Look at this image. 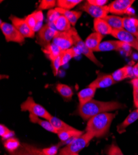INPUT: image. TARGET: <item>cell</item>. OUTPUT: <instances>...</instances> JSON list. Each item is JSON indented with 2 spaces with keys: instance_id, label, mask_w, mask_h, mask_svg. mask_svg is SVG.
<instances>
[{
  "instance_id": "1",
  "label": "cell",
  "mask_w": 138,
  "mask_h": 155,
  "mask_svg": "<svg viewBox=\"0 0 138 155\" xmlns=\"http://www.w3.org/2000/svg\"><path fill=\"white\" fill-rule=\"evenodd\" d=\"M124 105L117 101H100L92 99L85 104L79 106L77 114L85 120H89L94 116L110 111L122 109Z\"/></svg>"
},
{
  "instance_id": "2",
  "label": "cell",
  "mask_w": 138,
  "mask_h": 155,
  "mask_svg": "<svg viewBox=\"0 0 138 155\" xmlns=\"http://www.w3.org/2000/svg\"><path fill=\"white\" fill-rule=\"evenodd\" d=\"M115 115V114L104 112L94 116L87 122L86 132L94 134L97 138L104 137L109 132L111 124Z\"/></svg>"
},
{
  "instance_id": "3",
  "label": "cell",
  "mask_w": 138,
  "mask_h": 155,
  "mask_svg": "<svg viewBox=\"0 0 138 155\" xmlns=\"http://www.w3.org/2000/svg\"><path fill=\"white\" fill-rule=\"evenodd\" d=\"M95 135L91 132H86L80 137L74 138L65 147L62 148L59 155H72L78 153L89 143V142L94 138Z\"/></svg>"
},
{
  "instance_id": "4",
  "label": "cell",
  "mask_w": 138,
  "mask_h": 155,
  "mask_svg": "<svg viewBox=\"0 0 138 155\" xmlns=\"http://www.w3.org/2000/svg\"><path fill=\"white\" fill-rule=\"evenodd\" d=\"M69 31L72 37L74 45L79 50L81 54L85 55L87 58H89L98 67H102L103 64L98 60V59L96 58L94 54L93 51L86 45L85 41H83L82 40V38L79 36L76 29L74 28H72L69 30Z\"/></svg>"
},
{
  "instance_id": "5",
  "label": "cell",
  "mask_w": 138,
  "mask_h": 155,
  "mask_svg": "<svg viewBox=\"0 0 138 155\" xmlns=\"http://www.w3.org/2000/svg\"><path fill=\"white\" fill-rule=\"evenodd\" d=\"M21 109L22 111H28L37 117L43 118L47 120H49L52 116L43 106L36 103L30 96L22 103Z\"/></svg>"
},
{
  "instance_id": "6",
  "label": "cell",
  "mask_w": 138,
  "mask_h": 155,
  "mask_svg": "<svg viewBox=\"0 0 138 155\" xmlns=\"http://www.w3.org/2000/svg\"><path fill=\"white\" fill-rule=\"evenodd\" d=\"M0 28L7 42H13L19 44L24 42L25 38L12 24L1 21Z\"/></svg>"
},
{
  "instance_id": "7",
  "label": "cell",
  "mask_w": 138,
  "mask_h": 155,
  "mask_svg": "<svg viewBox=\"0 0 138 155\" xmlns=\"http://www.w3.org/2000/svg\"><path fill=\"white\" fill-rule=\"evenodd\" d=\"M58 31L52 27L49 24H45L39 31L37 35V40L39 44L44 47L48 44H51L54 37L58 33Z\"/></svg>"
},
{
  "instance_id": "8",
  "label": "cell",
  "mask_w": 138,
  "mask_h": 155,
  "mask_svg": "<svg viewBox=\"0 0 138 155\" xmlns=\"http://www.w3.org/2000/svg\"><path fill=\"white\" fill-rule=\"evenodd\" d=\"M79 9L87 13L90 15L94 19H104L109 13V8L108 6H104L102 7L96 6L91 5L86 2L83 5H82Z\"/></svg>"
},
{
  "instance_id": "9",
  "label": "cell",
  "mask_w": 138,
  "mask_h": 155,
  "mask_svg": "<svg viewBox=\"0 0 138 155\" xmlns=\"http://www.w3.org/2000/svg\"><path fill=\"white\" fill-rule=\"evenodd\" d=\"M134 2V0H116L108 6L109 12L117 15L127 14Z\"/></svg>"
},
{
  "instance_id": "10",
  "label": "cell",
  "mask_w": 138,
  "mask_h": 155,
  "mask_svg": "<svg viewBox=\"0 0 138 155\" xmlns=\"http://www.w3.org/2000/svg\"><path fill=\"white\" fill-rule=\"evenodd\" d=\"M62 51L68 50L74 45L73 39L70 31L58 32L52 41Z\"/></svg>"
},
{
  "instance_id": "11",
  "label": "cell",
  "mask_w": 138,
  "mask_h": 155,
  "mask_svg": "<svg viewBox=\"0 0 138 155\" xmlns=\"http://www.w3.org/2000/svg\"><path fill=\"white\" fill-rule=\"evenodd\" d=\"M111 35L118 39V41L124 42L131 48L138 51V41L137 38L126 30L124 29L121 30H113Z\"/></svg>"
},
{
  "instance_id": "12",
  "label": "cell",
  "mask_w": 138,
  "mask_h": 155,
  "mask_svg": "<svg viewBox=\"0 0 138 155\" xmlns=\"http://www.w3.org/2000/svg\"><path fill=\"white\" fill-rule=\"evenodd\" d=\"M9 19L24 38H33L35 36V32L29 26L25 19L11 16Z\"/></svg>"
},
{
  "instance_id": "13",
  "label": "cell",
  "mask_w": 138,
  "mask_h": 155,
  "mask_svg": "<svg viewBox=\"0 0 138 155\" xmlns=\"http://www.w3.org/2000/svg\"><path fill=\"white\" fill-rule=\"evenodd\" d=\"M116 82L111 74L100 73L98 75L97 78L93 81L90 84V86L98 88H106L114 84Z\"/></svg>"
},
{
  "instance_id": "14",
  "label": "cell",
  "mask_w": 138,
  "mask_h": 155,
  "mask_svg": "<svg viewBox=\"0 0 138 155\" xmlns=\"http://www.w3.org/2000/svg\"><path fill=\"white\" fill-rule=\"evenodd\" d=\"M10 155H45L42 150L37 148L35 146L23 143L21 145L19 148L11 153Z\"/></svg>"
},
{
  "instance_id": "15",
  "label": "cell",
  "mask_w": 138,
  "mask_h": 155,
  "mask_svg": "<svg viewBox=\"0 0 138 155\" xmlns=\"http://www.w3.org/2000/svg\"><path fill=\"white\" fill-rule=\"evenodd\" d=\"M124 42L120 41H108L102 42L94 51H109L121 50Z\"/></svg>"
},
{
  "instance_id": "16",
  "label": "cell",
  "mask_w": 138,
  "mask_h": 155,
  "mask_svg": "<svg viewBox=\"0 0 138 155\" xmlns=\"http://www.w3.org/2000/svg\"><path fill=\"white\" fill-rule=\"evenodd\" d=\"M123 28L136 38L138 37V19L134 17L123 18Z\"/></svg>"
},
{
  "instance_id": "17",
  "label": "cell",
  "mask_w": 138,
  "mask_h": 155,
  "mask_svg": "<svg viewBox=\"0 0 138 155\" xmlns=\"http://www.w3.org/2000/svg\"><path fill=\"white\" fill-rule=\"evenodd\" d=\"M96 89V88L89 85L87 87L80 91L78 94V97L79 101V106L84 105L85 103L92 100L95 95Z\"/></svg>"
},
{
  "instance_id": "18",
  "label": "cell",
  "mask_w": 138,
  "mask_h": 155,
  "mask_svg": "<svg viewBox=\"0 0 138 155\" xmlns=\"http://www.w3.org/2000/svg\"><path fill=\"white\" fill-rule=\"evenodd\" d=\"M57 134L59 140L62 142H67V145H68L74 138H76L83 135L84 132L82 131L77 130V129L75 128L74 130L59 131Z\"/></svg>"
},
{
  "instance_id": "19",
  "label": "cell",
  "mask_w": 138,
  "mask_h": 155,
  "mask_svg": "<svg viewBox=\"0 0 138 155\" xmlns=\"http://www.w3.org/2000/svg\"><path fill=\"white\" fill-rule=\"evenodd\" d=\"M111 76L116 83L124 80L127 78L134 77L133 73V67L125 66L119 68L113 73Z\"/></svg>"
},
{
  "instance_id": "20",
  "label": "cell",
  "mask_w": 138,
  "mask_h": 155,
  "mask_svg": "<svg viewBox=\"0 0 138 155\" xmlns=\"http://www.w3.org/2000/svg\"><path fill=\"white\" fill-rule=\"evenodd\" d=\"M94 28L96 32H98L102 35L111 34L113 29L109 24L104 19H94Z\"/></svg>"
},
{
  "instance_id": "21",
  "label": "cell",
  "mask_w": 138,
  "mask_h": 155,
  "mask_svg": "<svg viewBox=\"0 0 138 155\" xmlns=\"http://www.w3.org/2000/svg\"><path fill=\"white\" fill-rule=\"evenodd\" d=\"M55 9L61 15L64 16L69 21V22L71 23V25H72L73 28L75 26V25H76L77 21L82 15V12H79V11H70V10L61 9L58 7H56Z\"/></svg>"
},
{
  "instance_id": "22",
  "label": "cell",
  "mask_w": 138,
  "mask_h": 155,
  "mask_svg": "<svg viewBox=\"0 0 138 155\" xmlns=\"http://www.w3.org/2000/svg\"><path fill=\"white\" fill-rule=\"evenodd\" d=\"M104 37V35L98 32H93L87 37L85 43L86 45L92 50L94 52V50L102 43Z\"/></svg>"
},
{
  "instance_id": "23",
  "label": "cell",
  "mask_w": 138,
  "mask_h": 155,
  "mask_svg": "<svg viewBox=\"0 0 138 155\" xmlns=\"http://www.w3.org/2000/svg\"><path fill=\"white\" fill-rule=\"evenodd\" d=\"M137 119H138V111H137V109H136L133 111L132 112H131L127 116V117L125 119V120L117 126V132L120 134L124 133L125 131H126V128L129 125H130L131 124L136 122Z\"/></svg>"
},
{
  "instance_id": "24",
  "label": "cell",
  "mask_w": 138,
  "mask_h": 155,
  "mask_svg": "<svg viewBox=\"0 0 138 155\" xmlns=\"http://www.w3.org/2000/svg\"><path fill=\"white\" fill-rule=\"evenodd\" d=\"M29 119L31 122L34 124H37L40 125L42 128L45 129L46 130L52 132L54 134H58V131L53 126V125L51 124L49 120H43L40 119L39 117L30 114H29Z\"/></svg>"
},
{
  "instance_id": "25",
  "label": "cell",
  "mask_w": 138,
  "mask_h": 155,
  "mask_svg": "<svg viewBox=\"0 0 138 155\" xmlns=\"http://www.w3.org/2000/svg\"><path fill=\"white\" fill-rule=\"evenodd\" d=\"M43 52L51 61H53L60 55L62 50L55 44L52 42L48 45L42 47Z\"/></svg>"
},
{
  "instance_id": "26",
  "label": "cell",
  "mask_w": 138,
  "mask_h": 155,
  "mask_svg": "<svg viewBox=\"0 0 138 155\" xmlns=\"http://www.w3.org/2000/svg\"><path fill=\"white\" fill-rule=\"evenodd\" d=\"M80 54L81 52L76 47H72L68 50L62 51L61 53V66L65 65L72 58L78 57Z\"/></svg>"
},
{
  "instance_id": "27",
  "label": "cell",
  "mask_w": 138,
  "mask_h": 155,
  "mask_svg": "<svg viewBox=\"0 0 138 155\" xmlns=\"http://www.w3.org/2000/svg\"><path fill=\"white\" fill-rule=\"evenodd\" d=\"M104 19L109 24L113 30H121L123 29V18L114 16L108 15Z\"/></svg>"
},
{
  "instance_id": "28",
  "label": "cell",
  "mask_w": 138,
  "mask_h": 155,
  "mask_svg": "<svg viewBox=\"0 0 138 155\" xmlns=\"http://www.w3.org/2000/svg\"><path fill=\"white\" fill-rule=\"evenodd\" d=\"M53 24L59 32H67L72 28L69 21L63 15H60Z\"/></svg>"
},
{
  "instance_id": "29",
  "label": "cell",
  "mask_w": 138,
  "mask_h": 155,
  "mask_svg": "<svg viewBox=\"0 0 138 155\" xmlns=\"http://www.w3.org/2000/svg\"><path fill=\"white\" fill-rule=\"evenodd\" d=\"M49 121L51 122L53 126L56 129L58 132L59 131H63V130H74L75 129L74 127H71V125L66 124L65 122L61 120V119L52 116L51 118L49 120Z\"/></svg>"
},
{
  "instance_id": "30",
  "label": "cell",
  "mask_w": 138,
  "mask_h": 155,
  "mask_svg": "<svg viewBox=\"0 0 138 155\" xmlns=\"http://www.w3.org/2000/svg\"><path fill=\"white\" fill-rule=\"evenodd\" d=\"M56 90L58 92V93L65 99L67 100H70L72 98V96L73 95V91L72 88L64 84H58L56 85Z\"/></svg>"
},
{
  "instance_id": "31",
  "label": "cell",
  "mask_w": 138,
  "mask_h": 155,
  "mask_svg": "<svg viewBox=\"0 0 138 155\" xmlns=\"http://www.w3.org/2000/svg\"><path fill=\"white\" fill-rule=\"evenodd\" d=\"M81 2H82V0H58L56 5L58 8L69 10Z\"/></svg>"
},
{
  "instance_id": "32",
  "label": "cell",
  "mask_w": 138,
  "mask_h": 155,
  "mask_svg": "<svg viewBox=\"0 0 138 155\" xmlns=\"http://www.w3.org/2000/svg\"><path fill=\"white\" fill-rule=\"evenodd\" d=\"M21 145L19 141L13 137L5 140L4 142V147L9 152V153L18 150Z\"/></svg>"
},
{
  "instance_id": "33",
  "label": "cell",
  "mask_w": 138,
  "mask_h": 155,
  "mask_svg": "<svg viewBox=\"0 0 138 155\" xmlns=\"http://www.w3.org/2000/svg\"><path fill=\"white\" fill-rule=\"evenodd\" d=\"M56 4L55 0H42L39 5V9L40 11L46 9H52Z\"/></svg>"
},
{
  "instance_id": "34",
  "label": "cell",
  "mask_w": 138,
  "mask_h": 155,
  "mask_svg": "<svg viewBox=\"0 0 138 155\" xmlns=\"http://www.w3.org/2000/svg\"><path fill=\"white\" fill-rule=\"evenodd\" d=\"M14 135V132L10 130L5 125L1 124L0 125V136L3 138V140H6L9 138H12Z\"/></svg>"
},
{
  "instance_id": "35",
  "label": "cell",
  "mask_w": 138,
  "mask_h": 155,
  "mask_svg": "<svg viewBox=\"0 0 138 155\" xmlns=\"http://www.w3.org/2000/svg\"><path fill=\"white\" fill-rule=\"evenodd\" d=\"M106 153L108 155H124L121 149L115 143L109 146Z\"/></svg>"
},
{
  "instance_id": "36",
  "label": "cell",
  "mask_w": 138,
  "mask_h": 155,
  "mask_svg": "<svg viewBox=\"0 0 138 155\" xmlns=\"http://www.w3.org/2000/svg\"><path fill=\"white\" fill-rule=\"evenodd\" d=\"M60 15H61L55 9H50L47 13V19L49 22L53 24V22L60 16Z\"/></svg>"
},
{
  "instance_id": "37",
  "label": "cell",
  "mask_w": 138,
  "mask_h": 155,
  "mask_svg": "<svg viewBox=\"0 0 138 155\" xmlns=\"http://www.w3.org/2000/svg\"><path fill=\"white\" fill-rule=\"evenodd\" d=\"M24 19H25V20H26L27 24L29 25V26L32 29V30L33 31H34L35 28L36 27V25H37V20L35 19L34 12H32V14L28 15L26 18H24Z\"/></svg>"
},
{
  "instance_id": "38",
  "label": "cell",
  "mask_w": 138,
  "mask_h": 155,
  "mask_svg": "<svg viewBox=\"0 0 138 155\" xmlns=\"http://www.w3.org/2000/svg\"><path fill=\"white\" fill-rule=\"evenodd\" d=\"M52 68H53V74L55 76H56L58 72V70L61 66V55L52 61Z\"/></svg>"
},
{
  "instance_id": "39",
  "label": "cell",
  "mask_w": 138,
  "mask_h": 155,
  "mask_svg": "<svg viewBox=\"0 0 138 155\" xmlns=\"http://www.w3.org/2000/svg\"><path fill=\"white\" fill-rule=\"evenodd\" d=\"M58 145H54L43 149L42 151L45 155H56L58 151Z\"/></svg>"
},
{
  "instance_id": "40",
  "label": "cell",
  "mask_w": 138,
  "mask_h": 155,
  "mask_svg": "<svg viewBox=\"0 0 138 155\" xmlns=\"http://www.w3.org/2000/svg\"><path fill=\"white\" fill-rule=\"evenodd\" d=\"M87 2L92 5L99 7L104 6L108 3L107 0H88Z\"/></svg>"
},
{
  "instance_id": "41",
  "label": "cell",
  "mask_w": 138,
  "mask_h": 155,
  "mask_svg": "<svg viewBox=\"0 0 138 155\" xmlns=\"http://www.w3.org/2000/svg\"><path fill=\"white\" fill-rule=\"evenodd\" d=\"M133 101L134 106L138 109V87L133 86Z\"/></svg>"
},
{
  "instance_id": "42",
  "label": "cell",
  "mask_w": 138,
  "mask_h": 155,
  "mask_svg": "<svg viewBox=\"0 0 138 155\" xmlns=\"http://www.w3.org/2000/svg\"><path fill=\"white\" fill-rule=\"evenodd\" d=\"M133 73L135 78H138V62L133 67Z\"/></svg>"
},
{
  "instance_id": "43",
  "label": "cell",
  "mask_w": 138,
  "mask_h": 155,
  "mask_svg": "<svg viewBox=\"0 0 138 155\" xmlns=\"http://www.w3.org/2000/svg\"><path fill=\"white\" fill-rule=\"evenodd\" d=\"M130 83L132 84L133 86H135L137 87H138V78H134L133 79Z\"/></svg>"
},
{
  "instance_id": "44",
  "label": "cell",
  "mask_w": 138,
  "mask_h": 155,
  "mask_svg": "<svg viewBox=\"0 0 138 155\" xmlns=\"http://www.w3.org/2000/svg\"><path fill=\"white\" fill-rule=\"evenodd\" d=\"M72 155H79L78 153H75V154H72Z\"/></svg>"
},
{
  "instance_id": "45",
  "label": "cell",
  "mask_w": 138,
  "mask_h": 155,
  "mask_svg": "<svg viewBox=\"0 0 138 155\" xmlns=\"http://www.w3.org/2000/svg\"><path fill=\"white\" fill-rule=\"evenodd\" d=\"M137 41H138V37H137Z\"/></svg>"
},
{
  "instance_id": "46",
  "label": "cell",
  "mask_w": 138,
  "mask_h": 155,
  "mask_svg": "<svg viewBox=\"0 0 138 155\" xmlns=\"http://www.w3.org/2000/svg\"><path fill=\"white\" fill-rule=\"evenodd\" d=\"M137 109V111H138V109Z\"/></svg>"
},
{
  "instance_id": "47",
  "label": "cell",
  "mask_w": 138,
  "mask_h": 155,
  "mask_svg": "<svg viewBox=\"0 0 138 155\" xmlns=\"http://www.w3.org/2000/svg\"><path fill=\"white\" fill-rule=\"evenodd\" d=\"M5 155H6V154H5Z\"/></svg>"
}]
</instances>
